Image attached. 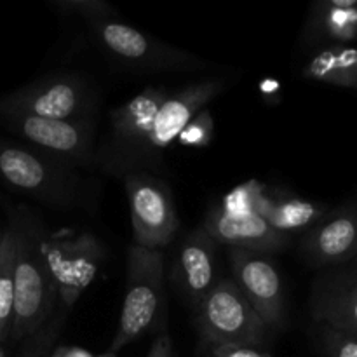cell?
I'll return each instance as SVG.
<instances>
[{
  "instance_id": "obj_1",
  "label": "cell",
  "mask_w": 357,
  "mask_h": 357,
  "mask_svg": "<svg viewBox=\"0 0 357 357\" xmlns=\"http://www.w3.org/2000/svg\"><path fill=\"white\" fill-rule=\"evenodd\" d=\"M14 305L10 338H30L51 319L56 309V282L45 258L40 220L26 209L14 213Z\"/></svg>"
},
{
  "instance_id": "obj_2",
  "label": "cell",
  "mask_w": 357,
  "mask_h": 357,
  "mask_svg": "<svg viewBox=\"0 0 357 357\" xmlns=\"http://www.w3.org/2000/svg\"><path fill=\"white\" fill-rule=\"evenodd\" d=\"M164 265V253L160 250H146L136 244L129 246L126 295L110 345L114 354L150 331H155L162 326V319L166 321Z\"/></svg>"
},
{
  "instance_id": "obj_3",
  "label": "cell",
  "mask_w": 357,
  "mask_h": 357,
  "mask_svg": "<svg viewBox=\"0 0 357 357\" xmlns=\"http://www.w3.org/2000/svg\"><path fill=\"white\" fill-rule=\"evenodd\" d=\"M0 178L52 208L70 211L86 204V185L75 167L30 146L0 142Z\"/></svg>"
},
{
  "instance_id": "obj_4",
  "label": "cell",
  "mask_w": 357,
  "mask_h": 357,
  "mask_svg": "<svg viewBox=\"0 0 357 357\" xmlns=\"http://www.w3.org/2000/svg\"><path fill=\"white\" fill-rule=\"evenodd\" d=\"M87 24L98 47L112 59L131 68L143 72H199L208 66V61L194 52L157 40L117 16Z\"/></svg>"
},
{
  "instance_id": "obj_5",
  "label": "cell",
  "mask_w": 357,
  "mask_h": 357,
  "mask_svg": "<svg viewBox=\"0 0 357 357\" xmlns=\"http://www.w3.org/2000/svg\"><path fill=\"white\" fill-rule=\"evenodd\" d=\"M94 87L77 73H49L0 100V117L31 115L58 121H86L96 115Z\"/></svg>"
},
{
  "instance_id": "obj_6",
  "label": "cell",
  "mask_w": 357,
  "mask_h": 357,
  "mask_svg": "<svg viewBox=\"0 0 357 357\" xmlns=\"http://www.w3.org/2000/svg\"><path fill=\"white\" fill-rule=\"evenodd\" d=\"M195 328L208 347L267 344L271 330L232 279H222L194 310Z\"/></svg>"
},
{
  "instance_id": "obj_7",
  "label": "cell",
  "mask_w": 357,
  "mask_h": 357,
  "mask_svg": "<svg viewBox=\"0 0 357 357\" xmlns=\"http://www.w3.org/2000/svg\"><path fill=\"white\" fill-rule=\"evenodd\" d=\"M44 251L58 293L54 310L68 314L84 289L96 279L107 251L96 237L72 232L45 237Z\"/></svg>"
},
{
  "instance_id": "obj_8",
  "label": "cell",
  "mask_w": 357,
  "mask_h": 357,
  "mask_svg": "<svg viewBox=\"0 0 357 357\" xmlns=\"http://www.w3.org/2000/svg\"><path fill=\"white\" fill-rule=\"evenodd\" d=\"M124 187L131 209L135 244L162 251L174 239L180 227L169 188L146 171L126 174Z\"/></svg>"
},
{
  "instance_id": "obj_9",
  "label": "cell",
  "mask_w": 357,
  "mask_h": 357,
  "mask_svg": "<svg viewBox=\"0 0 357 357\" xmlns=\"http://www.w3.org/2000/svg\"><path fill=\"white\" fill-rule=\"evenodd\" d=\"M3 121L14 135L30 143L31 149L54 157L68 166H91L96 160L94 119L58 121L31 115H9L3 117Z\"/></svg>"
},
{
  "instance_id": "obj_10",
  "label": "cell",
  "mask_w": 357,
  "mask_h": 357,
  "mask_svg": "<svg viewBox=\"0 0 357 357\" xmlns=\"http://www.w3.org/2000/svg\"><path fill=\"white\" fill-rule=\"evenodd\" d=\"M167 96L166 87H146L110 112L112 132L108 149L103 152L105 169L124 176L135 171L157 112Z\"/></svg>"
},
{
  "instance_id": "obj_11",
  "label": "cell",
  "mask_w": 357,
  "mask_h": 357,
  "mask_svg": "<svg viewBox=\"0 0 357 357\" xmlns=\"http://www.w3.org/2000/svg\"><path fill=\"white\" fill-rule=\"evenodd\" d=\"M225 80L206 79L188 84L178 93L169 94L157 112L155 121H153L152 129L146 136V142L139 152L132 173H136L138 167L152 166L153 160L160 162V153L169 149L171 143L176 142L185 126L199 112L204 110L209 101L218 98L225 91Z\"/></svg>"
},
{
  "instance_id": "obj_12",
  "label": "cell",
  "mask_w": 357,
  "mask_h": 357,
  "mask_svg": "<svg viewBox=\"0 0 357 357\" xmlns=\"http://www.w3.org/2000/svg\"><path fill=\"white\" fill-rule=\"evenodd\" d=\"M232 281L271 331L286 328V302L282 279L267 255L230 250Z\"/></svg>"
},
{
  "instance_id": "obj_13",
  "label": "cell",
  "mask_w": 357,
  "mask_h": 357,
  "mask_svg": "<svg viewBox=\"0 0 357 357\" xmlns=\"http://www.w3.org/2000/svg\"><path fill=\"white\" fill-rule=\"evenodd\" d=\"M216 250L218 244L199 227L183 237L174 253L171 281L181 298L194 310L222 281Z\"/></svg>"
},
{
  "instance_id": "obj_14",
  "label": "cell",
  "mask_w": 357,
  "mask_h": 357,
  "mask_svg": "<svg viewBox=\"0 0 357 357\" xmlns=\"http://www.w3.org/2000/svg\"><path fill=\"white\" fill-rule=\"evenodd\" d=\"M303 258L312 267H340L357 258V208L342 206L328 211L303 234Z\"/></svg>"
},
{
  "instance_id": "obj_15",
  "label": "cell",
  "mask_w": 357,
  "mask_h": 357,
  "mask_svg": "<svg viewBox=\"0 0 357 357\" xmlns=\"http://www.w3.org/2000/svg\"><path fill=\"white\" fill-rule=\"evenodd\" d=\"M202 229L216 244H225L230 250L250 251V253H281L291 244V236L272 229L260 215L234 216L220 208L208 213Z\"/></svg>"
},
{
  "instance_id": "obj_16",
  "label": "cell",
  "mask_w": 357,
  "mask_h": 357,
  "mask_svg": "<svg viewBox=\"0 0 357 357\" xmlns=\"http://www.w3.org/2000/svg\"><path fill=\"white\" fill-rule=\"evenodd\" d=\"M310 316L316 324L357 337V267L317 278L310 295Z\"/></svg>"
},
{
  "instance_id": "obj_17",
  "label": "cell",
  "mask_w": 357,
  "mask_h": 357,
  "mask_svg": "<svg viewBox=\"0 0 357 357\" xmlns=\"http://www.w3.org/2000/svg\"><path fill=\"white\" fill-rule=\"evenodd\" d=\"M328 211V206L321 202L309 201L289 192H268L265 188L257 215L278 232L293 237V234L307 232Z\"/></svg>"
},
{
  "instance_id": "obj_18",
  "label": "cell",
  "mask_w": 357,
  "mask_h": 357,
  "mask_svg": "<svg viewBox=\"0 0 357 357\" xmlns=\"http://www.w3.org/2000/svg\"><path fill=\"white\" fill-rule=\"evenodd\" d=\"M307 33L328 45H349L357 38V0H321L312 7Z\"/></svg>"
},
{
  "instance_id": "obj_19",
  "label": "cell",
  "mask_w": 357,
  "mask_h": 357,
  "mask_svg": "<svg viewBox=\"0 0 357 357\" xmlns=\"http://www.w3.org/2000/svg\"><path fill=\"white\" fill-rule=\"evenodd\" d=\"M302 73L316 82L357 89V47L326 45L307 61Z\"/></svg>"
},
{
  "instance_id": "obj_20",
  "label": "cell",
  "mask_w": 357,
  "mask_h": 357,
  "mask_svg": "<svg viewBox=\"0 0 357 357\" xmlns=\"http://www.w3.org/2000/svg\"><path fill=\"white\" fill-rule=\"evenodd\" d=\"M14 305V234H0V342L10 337Z\"/></svg>"
},
{
  "instance_id": "obj_21",
  "label": "cell",
  "mask_w": 357,
  "mask_h": 357,
  "mask_svg": "<svg viewBox=\"0 0 357 357\" xmlns=\"http://www.w3.org/2000/svg\"><path fill=\"white\" fill-rule=\"evenodd\" d=\"M264 192L265 187L258 183L257 180L246 181V183L239 185V187H236L225 195L223 202L220 204V209L234 216L257 215L258 204H260Z\"/></svg>"
},
{
  "instance_id": "obj_22",
  "label": "cell",
  "mask_w": 357,
  "mask_h": 357,
  "mask_svg": "<svg viewBox=\"0 0 357 357\" xmlns=\"http://www.w3.org/2000/svg\"><path fill=\"white\" fill-rule=\"evenodd\" d=\"M317 340L326 357H357V337L317 324Z\"/></svg>"
},
{
  "instance_id": "obj_23",
  "label": "cell",
  "mask_w": 357,
  "mask_h": 357,
  "mask_svg": "<svg viewBox=\"0 0 357 357\" xmlns=\"http://www.w3.org/2000/svg\"><path fill=\"white\" fill-rule=\"evenodd\" d=\"M51 6L61 14L84 17L87 23L117 16L114 7L103 0H51Z\"/></svg>"
},
{
  "instance_id": "obj_24",
  "label": "cell",
  "mask_w": 357,
  "mask_h": 357,
  "mask_svg": "<svg viewBox=\"0 0 357 357\" xmlns=\"http://www.w3.org/2000/svg\"><path fill=\"white\" fill-rule=\"evenodd\" d=\"M213 129H215V122H213V117L208 108H204L185 126L183 131L178 136V142L185 146L204 149V146L211 143Z\"/></svg>"
},
{
  "instance_id": "obj_25",
  "label": "cell",
  "mask_w": 357,
  "mask_h": 357,
  "mask_svg": "<svg viewBox=\"0 0 357 357\" xmlns=\"http://www.w3.org/2000/svg\"><path fill=\"white\" fill-rule=\"evenodd\" d=\"M208 349L209 357H272L261 347L253 345H216Z\"/></svg>"
},
{
  "instance_id": "obj_26",
  "label": "cell",
  "mask_w": 357,
  "mask_h": 357,
  "mask_svg": "<svg viewBox=\"0 0 357 357\" xmlns=\"http://www.w3.org/2000/svg\"><path fill=\"white\" fill-rule=\"evenodd\" d=\"M146 357H173V342H171L169 335L160 333L159 337L153 340Z\"/></svg>"
},
{
  "instance_id": "obj_27",
  "label": "cell",
  "mask_w": 357,
  "mask_h": 357,
  "mask_svg": "<svg viewBox=\"0 0 357 357\" xmlns=\"http://www.w3.org/2000/svg\"><path fill=\"white\" fill-rule=\"evenodd\" d=\"M59 357H94L82 347H58Z\"/></svg>"
},
{
  "instance_id": "obj_28",
  "label": "cell",
  "mask_w": 357,
  "mask_h": 357,
  "mask_svg": "<svg viewBox=\"0 0 357 357\" xmlns=\"http://www.w3.org/2000/svg\"><path fill=\"white\" fill-rule=\"evenodd\" d=\"M96 357H117V354H114V352H105V354H101V356H96Z\"/></svg>"
},
{
  "instance_id": "obj_29",
  "label": "cell",
  "mask_w": 357,
  "mask_h": 357,
  "mask_svg": "<svg viewBox=\"0 0 357 357\" xmlns=\"http://www.w3.org/2000/svg\"><path fill=\"white\" fill-rule=\"evenodd\" d=\"M51 357H59V351H58V349H56V351L52 352V356H51Z\"/></svg>"
},
{
  "instance_id": "obj_30",
  "label": "cell",
  "mask_w": 357,
  "mask_h": 357,
  "mask_svg": "<svg viewBox=\"0 0 357 357\" xmlns=\"http://www.w3.org/2000/svg\"><path fill=\"white\" fill-rule=\"evenodd\" d=\"M30 357H40V352H33Z\"/></svg>"
},
{
  "instance_id": "obj_31",
  "label": "cell",
  "mask_w": 357,
  "mask_h": 357,
  "mask_svg": "<svg viewBox=\"0 0 357 357\" xmlns=\"http://www.w3.org/2000/svg\"><path fill=\"white\" fill-rule=\"evenodd\" d=\"M0 357H3V351H2V349H0Z\"/></svg>"
},
{
  "instance_id": "obj_32",
  "label": "cell",
  "mask_w": 357,
  "mask_h": 357,
  "mask_svg": "<svg viewBox=\"0 0 357 357\" xmlns=\"http://www.w3.org/2000/svg\"><path fill=\"white\" fill-rule=\"evenodd\" d=\"M356 267H357V258H356Z\"/></svg>"
}]
</instances>
